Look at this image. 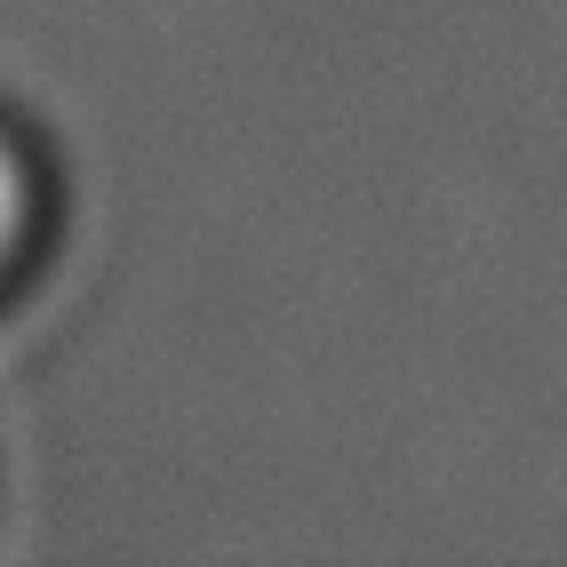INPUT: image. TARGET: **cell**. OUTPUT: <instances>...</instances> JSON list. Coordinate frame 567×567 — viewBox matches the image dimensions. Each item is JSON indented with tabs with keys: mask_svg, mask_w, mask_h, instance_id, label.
<instances>
[{
	"mask_svg": "<svg viewBox=\"0 0 567 567\" xmlns=\"http://www.w3.org/2000/svg\"><path fill=\"white\" fill-rule=\"evenodd\" d=\"M32 240H41V168H32V153L0 128V288L17 280Z\"/></svg>",
	"mask_w": 567,
	"mask_h": 567,
	"instance_id": "cell-1",
	"label": "cell"
}]
</instances>
